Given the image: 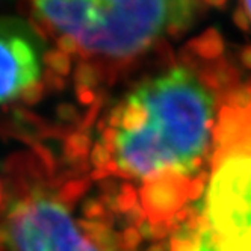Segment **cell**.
<instances>
[{
  "mask_svg": "<svg viewBox=\"0 0 251 251\" xmlns=\"http://www.w3.org/2000/svg\"><path fill=\"white\" fill-rule=\"evenodd\" d=\"M199 0H32V27L40 37H70L79 56L117 70L165 37L191 29ZM106 76V75H104Z\"/></svg>",
  "mask_w": 251,
  "mask_h": 251,
  "instance_id": "cell-1",
  "label": "cell"
},
{
  "mask_svg": "<svg viewBox=\"0 0 251 251\" xmlns=\"http://www.w3.org/2000/svg\"><path fill=\"white\" fill-rule=\"evenodd\" d=\"M149 120L135 133H120L117 177L151 180L167 173L192 178L201 171L213 124V97L183 67L170 70L133 91Z\"/></svg>",
  "mask_w": 251,
  "mask_h": 251,
  "instance_id": "cell-2",
  "label": "cell"
},
{
  "mask_svg": "<svg viewBox=\"0 0 251 251\" xmlns=\"http://www.w3.org/2000/svg\"><path fill=\"white\" fill-rule=\"evenodd\" d=\"M213 144L200 251H251V111L223 106Z\"/></svg>",
  "mask_w": 251,
  "mask_h": 251,
  "instance_id": "cell-3",
  "label": "cell"
},
{
  "mask_svg": "<svg viewBox=\"0 0 251 251\" xmlns=\"http://www.w3.org/2000/svg\"><path fill=\"white\" fill-rule=\"evenodd\" d=\"M8 239L15 251H99L58 199L33 192L8 213Z\"/></svg>",
  "mask_w": 251,
  "mask_h": 251,
  "instance_id": "cell-4",
  "label": "cell"
},
{
  "mask_svg": "<svg viewBox=\"0 0 251 251\" xmlns=\"http://www.w3.org/2000/svg\"><path fill=\"white\" fill-rule=\"evenodd\" d=\"M40 35L22 20L0 19V104L20 97L22 91L40 82Z\"/></svg>",
  "mask_w": 251,
  "mask_h": 251,
  "instance_id": "cell-5",
  "label": "cell"
},
{
  "mask_svg": "<svg viewBox=\"0 0 251 251\" xmlns=\"http://www.w3.org/2000/svg\"><path fill=\"white\" fill-rule=\"evenodd\" d=\"M191 178L176 173H167L147 180L139 189L141 206L146 209L150 223L168 221L183 209L188 199Z\"/></svg>",
  "mask_w": 251,
  "mask_h": 251,
  "instance_id": "cell-6",
  "label": "cell"
},
{
  "mask_svg": "<svg viewBox=\"0 0 251 251\" xmlns=\"http://www.w3.org/2000/svg\"><path fill=\"white\" fill-rule=\"evenodd\" d=\"M188 50L195 53V55H199L203 59L213 61L218 59L224 53V41L218 30L209 29L203 35H200L199 38L192 40L188 44Z\"/></svg>",
  "mask_w": 251,
  "mask_h": 251,
  "instance_id": "cell-7",
  "label": "cell"
},
{
  "mask_svg": "<svg viewBox=\"0 0 251 251\" xmlns=\"http://www.w3.org/2000/svg\"><path fill=\"white\" fill-rule=\"evenodd\" d=\"M91 136L86 130H76L70 133L65 139V154L70 162L82 164L91 153Z\"/></svg>",
  "mask_w": 251,
  "mask_h": 251,
  "instance_id": "cell-8",
  "label": "cell"
},
{
  "mask_svg": "<svg viewBox=\"0 0 251 251\" xmlns=\"http://www.w3.org/2000/svg\"><path fill=\"white\" fill-rule=\"evenodd\" d=\"M103 79H104L103 70L99 65H96L94 62L83 61V62L77 64V67L75 70L76 86L94 89Z\"/></svg>",
  "mask_w": 251,
  "mask_h": 251,
  "instance_id": "cell-9",
  "label": "cell"
},
{
  "mask_svg": "<svg viewBox=\"0 0 251 251\" xmlns=\"http://www.w3.org/2000/svg\"><path fill=\"white\" fill-rule=\"evenodd\" d=\"M226 106L238 111H251V80L244 85H238L224 94Z\"/></svg>",
  "mask_w": 251,
  "mask_h": 251,
  "instance_id": "cell-10",
  "label": "cell"
},
{
  "mask_svg": "<svg viewBox=\"0 0 251 251\" xmlns=\"http://www.w3.org/2000/svg\"><path fill=\"white\" fill-rule=\"evenodd\" d=\"M43 62L51 70L53 73H56L61 77H65L71 71V58L61 50H47L43 53Z\"/></svg>",
  "mask_w": 251,
  "mask_h": 251,
  "instance_id": "cell-11",
  "label": "cell"
},
{
  "mask_svg": "<svg viewBox=\"0 0 251 251\" xmlns=\"http://www.w3.org/2000/svg\"><path fill=\"white\" fill-rule=\"evenodd\" d=\"M138 195L139 192L136 188L130 183H123L120 185V191L115 197V206L118 213H127L130 209H133L138 204Z\"/></svg>",
  "mask_w": 251,
  "mask_h": 251,
  "instance_id": "cell-12",
  "label": "cell"
},
{
  "mask_svg": "<svg viewBox=\"0 0 251 251\" xmlns=\"http://www.w3.org/2000/svg\"><path fill=\"white\" fill-rule=\"evenodd\" d=\"M89 180L86 178H80V180H71L65 183L59 191V200L65 204H73L76 203L80 197L88 191Z\"/></svg>",
  "mask_w": 251,
  "mask_h": 251,
  "instance_id": "cell-13",
  "label": "cell"
},
{
  "mask_svg": "<svg viewBox=\"0 0 251 251\" xmlns=\"http://www.w3.org/2000/svg\"><path fill=\"white\" fill-rule=\"evenodd\" d=\"M99 251H120L123 247V238L120 233L114 231L112 228H107L106 231L89 239Z\"/></svg>",
  "mask_w": 251,
  "mask_h": 251,
  "instance_id": "cell-14",
  "label": "cell"
},
{
  "mask_svg": "<svg viewBox=\"0 0 251 251\" xmlns=\"http://www.w3.org/2000/svg\"><path fill=\"white\" fill-rule=\"evenodd\" d=\"M44 93H46V86L43 82H35L29 86H26L22 94H20V100L27 104V106H33V104H37L40 100H43L44 97Z\"/></svg>",
  "mask_w": 251,
  "mask_h": 251,
  "instance_id": "cell-15",
  "label": "cell"
},
{
  "mask_svg": "<svg viewBox=\"0 0 251 251\" xmlns=\"http://www.w3.org/2000/svg\"><path fill=\"white\" fill-rule=\"evenodd\" d=\"M112 160V153L107 150L101 142H96L89 153V162L94 165V168H104Z\"/></svg>",
  "mask_w": 251,
  "mask_h": 251,
  "instance_id": "cell-16",
  "label": "cell"
},
{
  "mask_svg": "<svg viewBox=\"0 0 251 251\" xmlns=\"http://www.w3.org/2000/svg\"><path fill=\"white\" fill-rule=\"evenodd\" d=\"M121 238H123V247L127 251H135L142 241V236H141L138 227H132V226L126 227L123 230Z\"/></svg>",
  "mask_w": 251,
  "mask_h": 251,
  "instance_id": "cell-17",
  "label": "cell"
},
{
  "mask_svg": "<svg viewBox=\"0 0 251 251\" xmlns=\"http://www.w3.org/2000/svg\"><path fill=\"white\" fill-rule=\"evenodd\" d=\"M43 83L49 91L59 93V91H64V88H65V79L58 76L56 73H53L49 68L43 71Z\"/></svg>",
  "mask_w": 251,
  "mask_h": 251,
  "instance_id": "cell-18",
  "label": "cell"
},
{
  "mask_svg": "<svg viewBox=\"0 0 251 251\" xmlns=\"http://www.w3.org/2000/svg\"><path fill=\"white\" fill-rule=\"evenodd\" d=\"M147 212L146 209L142 207L141 204H136L133 209H130L127 213H126V220H127V223L132 226V227H139L146 223L147 220Z\"/></svg>",
  "mask_w": 251,
  "mask_h": 251,
  "instance_id": "cell-19",
  "label": "cell"
},
{
  "mask_svg": "<svg viewBox=\"0 0 251 251\" xmlns=\"http://www.w3.org/2000/svg\"><path fill=\"white\" fill-rule=\"evenodd\" d=\"M117 139H118V130L114 127H106L101 132L100 142L112 153V156L115 154V150H117Z\"/></svg>",
  "mask_w": 251,
  "mask_h": 251,
  "instance_id": "cell-20",
  "label": "cell"
},
{
  "mask_svg": "<svg viewBox=\"0 0 251 251\" xmlns=\"http://www.w3.org/2000/svg\"><path fill=\"white\" fill-rule=\"evenodd\" d=\"M56 46H58V50H61L62 53H65V55H68V56H71V55L79 56V46L73 38L62 35V37L56 38Z\"/></svg>",
  "mask_w": 251,
  "mask_h": 251,
  "instance_id": "cell-21",
  "label": "cell"
},
{
  "mask_svg": "<svg viewBox=\"0 0 251 251\" xmlns=\"http://www.w3.org/2000/svg\"><path fill=\"white\" fill-rule=\"evenodd\" d=\"M76 96H77V100L82 104H85V106H91V104H94L99 100L93 89L82 88V86H76Z\"/></svg>",
  "mask_w": 251,
  "mask_h": 251,
  "instance_id": "cell-22",
  "label": "cell"
},
{
  "mask_svg": "<svg viewBox=\"0 0 251 251\" xmlns=\"http://www.w3.org/2000/svg\"><path fill=\"white\" fill-rule=\"evenodd\" d=\"M233 22H235V25L241 29V30H248L250 29V17L247 14V11L244 8H238L235 11V14H233Z\"/></svg>",
  "mask_w": 251,
  "mask_h": 251,
  "instance_id": "cell-23",
  "label": "cell"
},
{
  "mask_svg": "<svg viewBox=\"0 0 251 251\" xmlns=\"http://www.w3.org/2000/svg\"><path fill=\"white\" fill-rule=\"evenodd\" d=\"M58 115H59V118H62L67 123L77 120V111H76V107L68 104V103L58 106Z\"/></svg>",
  "mask_w": 251,
  "mask_h": 251,
  "instance_id": "cell-24",
  "label": "cell"
},
{
  "mask_svg": "<svg viewBox=\"0 0 251 251\" xmlns=\"http://www.w3.org/2000/svg\"><path fill=\"white\" fill-rule=\"evenodd\" d=\"M138 230H139V233H141L142 239H146V241H153V233H151V224H150V221H146L142 226H139Z\"/></svg>",
  "mask_w": 251,
  "mask_h": 251,
  "instance_id": "cell-25",
  "label": "cell"
},
{
  "mask_svg": "<svg viewBox=\"0 0 251 251\" xmlns=\"http://www.w3.org/2000/svg\"><path fill=\"white\" fill-rule=\"evenodd\" d=\"M89 178H91V180L101 182V180H104V178H109V174L106 173L104 168H96L94 171L89 173Z\"/></svg>",
  "mask_w": 251,
  "mask_h": 251,
  "instance_id": "cell-26",
  "label": "cell"
},
{
  "mask_svg": "<svg viewBox=\"0 0 251 251\" xmlns=\"http://www.w3.org/2000/svg\"><path fill=\"white\" fill-rule=\"evenodd\" d=\"M241 62L245 68L251 70V46L245 47L241 53Z\"/></svg>",
  "mask_w": 251,
  "mask_h": 251,
  "instance_id": "cell-27",
  "label": "cell"
},
{
  "mask_svg": "<svg viewBox=\"0 0 251 251\" xmlns=\"http://www.w3.org/2000/svg\"><path fill=\"white\" fill-rule=\"evenodd\" d=\"M147 251H168V247L164 242H156L147 248Z\"/></svg>",
  "mask_w": 251,
  "mask_h": 251,
  "instance_id": "cell-28",
  "label": "cell"
},
{
  "mask_svg": "<svg viewBox=\"0 0 251 251\" xmlns=\"http://www.w3.org/2000/svg\"><path fill=\"white\" fill-rule=\"evenodd\" d=\"M204 2L210 6H215V8H224L227 0H204Z\"/></svg>",
  "mask_w": 251,
  "mask_h": 251,
  "instance_id": "cell-29",
  "label": "cell"
},
{
  "mask_svg": "<svg viewBox=\"0 0 251 251\" xmlns=\"http://www.w3.org/2000/svg\"><path fill=\"white\" fill-rule=\"evenodd\" d=\"M242 2H244V9L247 11L250 20H251V0H242Z\"/></svg>",
  "mask_w": 251,
  "mask_h": 251,
  "instance_id": "cell-30",
  "label": "cell"
},
{
  "mask_svg": "<svg viewBox=\"0 0 251 251\" xmlns=\"http://www.w3.org/2000/svg\"><path fill=\"white\" fill-rule=\"evenodd\" d=\"M2 200H3V192H2V183H0V204H2Z\"/></svg>",
  "mask_w": 251,
  "mask_h": 251,
  "instance_id": "cell-31",
  "label": "cell"
}]
</instances>
